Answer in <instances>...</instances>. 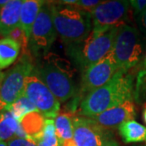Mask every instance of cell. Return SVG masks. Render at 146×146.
<instances>
[{
  "mask_svg": "<svg viewBox=\"0 0 146 146\" xmlns=\"http://www.w3.org/2000/svg\"><path fill=\"white\" fill-rule=\"evenodd\" d=\"M133 76L119 70L102 87L88 94L80 104L79 115L93 117L134 98Z\"/></svg>",
  "mask_w": 146,
  "mask_h": 146,
  "instance_id": "6da1fadb",
  "label": "cell"
},
{
  "mask_svg": "<svg viewBox=\"0 0 146 146\" xmlns=\"http://www.w3.org/2000/svg\"><path fill=\"white\" fill-rule=\"evenodd\" d=\"M33 72L51 91L59 102H65L76 95L73 81L74 69L71 63L54 54H49Z\"/></svg>",
  "mask_w": 146,
  "mask_h": 146,
  "instance_id": "7a4b0ae2",
  "label": "cell"
},
{
  "mask_svg": "<svg viewBox=\"0 0 146 146\" xmlns=\"http://www.w3.org/2000/svg\"><path fill=\"white\" fill-rule=\"evenodd\" d=\"M57 33L66 45L82 42L92 31V20L88 12L60 2H49Z\"/></svg>",
  "mask_w": 146,
  "mask_h": 146,
  "instance_id": "3957f363",
  "label": "cell"
},
{
  "mask_svg": "<svg viewBox=\"0 0 146 146\" xmlns=\"http://www.w3.org/2000/svg\"><path fill=\"white\" fill-rule=\"evenodd\" d=\"M118 29L119 27L105 32L92 29L82 42L66 46V53L76 68L83 72L111 51Z\"/></svg>",
  "mask_w": 146,
  "mask_h": 146,
  "instance_id": "277c9868",
  "label": "cell"
},
{
  "mask_svg": "<svg viewBox=\"0 0 146 146\" xmlns=\"http://www.w3.org/2000/svg\"><path fill=\"white\" fill-rule=\"evenodd\" d=\"M145 37L138 29L125 23L119 26L110 52L119 70L129 72L140 62L145 51Z\"/></svg>",
  "mask_w": 146,
  "mask_h": 146,
  "instance_id": "5b68a950",
  "label": "cell"
},
{
  "mask_svg": "<svg viewBox=\"0 0 146 146\" xmlns=\"http://www.w3.org/2000/svg\"><path fill=\"white\" fill-rule=\"evenodd\" d=\"M34 68L31 54H21L18 62L5 73L0 85V113L7 110L24 94L25 80Z\"/></svg>",
  "mask_w": 146,
  "mask_h": 146,
  "instance_id": "8992f818",
  "label": "cell"
},
{
  "mask_svg": "<svg viewBox=\"0 0 146 146\" xmlns=\"http://www.w3.org/2000/svg\"><path fill=\"white\" fill-rule=\"evenodd\" d=\"M57 31L54 25L49 2H45L32 29L29 38V50L36 58H45L56 40Z\"/></svg>",
  "mask_w": 146,
  "mask_h": 146,
  "instance_id": "52a82bcc",
  "label": "cell"
},
{
  "mask_svg": "<svg viewBox=\"0 0 146 146\" xmlns=\"http://www.w3.org/2000/svg\"><path fill=\"white\" fill-rule=\"evenodd\" d=\"M119 70L115 58L111 52H110L99 62L83 71L80 80V89L75 100L76 102H78V99L82 101L88 94L108 83Z\"/></svg>",
  "mask_w": 146,
  "mask_h": 146,
  "instance_id": "ba28073f",
  "label": "cell"
},
{
  "mask_svg": "<svg viewBox=\"0 0 146 146\" xmlns=\"http://www.w3.org/2000/svg\"><path fill=\"white\" fill-rule=\"evenodd\" d=\"M24 94L46 119H54L58 115L60 102L33 71L25 80Z\"/></svg>",
  "mask_w": 146,
  "mask_h": 146,
  "instance_id": "9c48e42d",
  "label": "cell"
},
{
  "mask_svg": "<svg viewBox=\"0 0 146 146\" xmlns=\"http://www.w3.org/2000/svg\"><path fill=\"white\" fill-rule=\"evenodd\" d=\"M130 6V1L102 2L90 13L93 30L105 32L124 24Z\"/></svg>",
  "mask_w": 146,
  "mask_h": 146,
  "instance_id": "30bf717a",
  "label": "cell"
},
{
  "mask_svg": "<svg viewBox=\"0 0 146 146\" xmlns=\"http://www.w3.org/2000/svg\"><path fill=\"white\" fill-rule=\"evenodd\" d=\"M73 127L76 146H103L110 140L108 131L88 117H73Z\"/></svg>",
  "mask_w": 146,
  "mask_h": 146,
  "instance_id": "8fae6325",
  "label": "cell"
},
{
  "mask_svg": "<svg viewBox=\"0 0 146 146\" xmlns=\"http://www.w3.org/2000/svg\"><path fill=\"white\" fill-rule=\"evenodd\" d=\"M136 116L135 105L132 100H129L123 104L106 110L100 115L90 117V119L107 130L119 127L127 121L134 120Z\"/></svg>",
  "mask_w": 146,
  "mask_h": 146,
  "instance_id": "7c38bea8",
  "label": "cell"
},
{
  "mask_svg": "<svg viewBox=\"0 0 146 146\" xmlns=\"http://www.w3.org/2000/svg\"><path fill=\"white\" fill-rule=\"evenodd\" d=\"M24 1L10 0L0 9V35L7 37L15 28L20 26L21 7Z\"/></svg>",
  "mask_w": 146,
  "mask_h": 146,
  "instance_id": "4fadbf2b",
  "label": "cell"
},
{
  "mask_svg": "<svg viewBox=\"0 0 146 146\" xmlns=\"http://www.w3.org/2000/svg\"><path fill=\"white\" fill-rule=\"evenodd\" d=\"M19 123L29 140L38 145L43 137V131L46 123L45 116L39 110L32 111L25 115Z\"/></svg>",
  "mask_w": 146,
  "mask_h": 146,
  "instance_id": "5bb4252c",
  "label": "cell"
},
{
  "mask_svg": "<svg viewBox=\"0 0 146 146\" xmlns=\"http://www.w3.org/2000/svg\"><path fill=\"white\" fill-rule=\"evenodd\" d=\"M58 139L61 146H76L74 141L73 114L63 110L54 118Z\"/></svg>",
  "mask_w": 146,
  "mask_h": 146,
  "instance_id": "9a60e30c",
  "label": "cell"
},
{
  "mask_svg": "<svg viewBox=\"0 0 146 146\" xmlns=\"http://www.w3.org/2000/svg\"><path fill=\"white\" fill-rule=\"evenodd\" d=\"M46 1L41 0H25L21 7L20 26L26 33L29 39L30 38L33 26L42 7Z\"/></svg>",
  "mask_w": 146,
  "mask_h": 146,
  "instance_id": "2e32d148",
  "label": "cell"
},
{
  "mask_svg": "<svg viewBox=\"0 0 146 146\" xmlns=\"http://www.w3.org/2000/svg\"><path fill=\"white\" fill-rule=\"evenodd\" d=\"M120 136L127 144L129 143H145L146 127L135 120H129L119 127Z\"/></svg>",
  "mask_w": 146,
  "mask_h": 146,
  "instance_id": "e0dca14e",
  "label": "cell"
},
{
  "mask_svg": "<svg viewBox=\"0 0 146 146\" xmlns=\"http://www.w3.org/2000/svg\"><path fill=\"white\" fill-rule=\"evenodd\" d=\"M21 46L9 37L0 39V71L16 62L21 52Z\"/></svg>",
  "mask_w": 146,
  "mask_h": 146,
  "instance_id": "ac0fdd59",
  "label": "cell"
},
{
  "mask_svg": "<svg viewBox=\"0 0 146 146\" xmlns=\"http://www.w3.org/2000/svg\"><path fill=\"white\" fill-rule=\"evenodd\" d=\"M19 124V121L8 110L0 113V141L6 142L14 138Z\"/></svg>",
  "mask_w": 146,
  "mask_h": 146,
  "instance_id": "d6986e66",
  "label": "cell"
},
{
  "mask_svg": "<svg viewBox=\"0 0 146 146\" xmlns=\"http://www.w3.org/2000/svg\"><path fill=\"white\" fill-rule=\"evenodd\" d=\"M8 110L16 119L20 121L27 114L38 110L26 95L23 94L14 103L11 105Z\"/></svg>",
  "mask_w": 146,
  "mask_h": 146,
  "instance_id": "ffe728a7",
  "label": "cell"
},
{
  "mask_svg": "<svg viewBox=\"0 0 146 146\" xmlns=\"http://www.w3.org/2000/svg\"><path fill=\"white\" fill-rule=\"evenodd\" d=\"M42 141L46 146H61L56 134L54 119H46Z\"/></svg>",
  "mask_w": 146,
  "mask_h": 146,
  "instance_id": "44dd1931",
  "label": "cell"
},
{
  "mask_svg": "<svg viewBox=\"0 0 146 146\" xmlns=\"http://www.w3.org/2000/svg\"><path fill=\"white\" fill-rule=\"evenodd\" d=\"M134 100L139 104L146 102V70H141L137 74L134 89Z\"/></svg>",
  "mask_w": 146,
  "mask_h": 146,
  "instance_id": "7402d4cb",
  "label": "cell"
},
{
  "mask_svg": "<svg viewBox=\"0 0 146 146\" xmlns=\"http://www.w3.org/2000/svg\"><path fill=\"white\" fill-rule=\"evenodd\" d=\"M7 37L14 40L21 46V52H22L21 54H31L29 50V39L21 26L15 28L11 32Z\"/></svg>",
  "mask_w": 146,
  "mask_h": 146,
  "instance_id": "603a6c76",
  "label": "cell"
},
{
  "mask_svg": "<svg viewBox=\"0 0 146 146\" xmlns=\"http://www.w3.org/2000/svg\"><path fill=\"white\" fill-rule=\"evenodd\" d=\"M102 3V2L98 0H80V1H76L75 4L70 6H72L73 7L78 10L83 11L84 12H88L90 14Z\"/></svg>",
  "mask_w": 146,
  "mask_h": 146,
  "instance_id": "cb8c5ba5",
  "label": "cell"
},
{
  "mask_svg": "<svg viewBox=\"0 0 146 146\" xmlns=\"http://www.w3.org/2000/svg\"><path fill=\"white\" fill-rule=\"evenodd\" d=\"M130 4L134 10L136 17L140 16L146 9V0H131Z\"/></svg>",
  "mask_w": 146,
  "mask_h": 146,
  "instance_id": "d4e9b609",
  "label": "cell"
},
{
  "mask_svg": "<svg viewBox=\"0 0 146 146\" xmlns=\"http://www.w3.org/2000/svg\"><path fill=\"white\" fill-rule=\"evenodd\" d=\"M7 145L8 146H37L36 143L26 140V139H21L14 137L9 141H7Z\"/></svg>",
  "mask_w": 146,
  "mask_h": 146,
  "instance_id": "484cf974",
  "label": "cell"
},
{
  "mask_svg": "<svg viewBox=\"0 0 146 146\" xmlns=\"http://www.w3.org/2000/svg\"><path fill=\"white\" fill-rule=\"evenodd\" d=\"M137 22H138V25L140 28V31L143 33L144 36L146 37V9L140 16L136 17Z\"/></svg>",
  "mask_w": 146,
  "mask_h": 146,
  "instance_id": "4316f807",
  "label": "cell"
},
{
  "mask_svg": "<svg viewBox=\"0 0 146 146\" xmlns=\"http://www.w3.org/2000/svg\"><path fill=\"white\" fill-rule=\"evenodd\" d=\"M103 146H120V145L115 141L110 139V140H108V141L105 143L104 145H103Z\"/></svg>",
  "mask_w": 146,
  "mask_h": 146,
  "instance_id": "83f0119b",
  "label": "cell"
},
{
  "mask_svg": "<svg viewBox=\"0 0 146 146\" xmlns=\"http://www.w3.org/2000/svg\"><path fill=\"white\" fill-rule=\"evenodd\" d=\"M10 0H0V8H2L3 6H5L6 4H7L9 3Z\"/></svg>",
  "mask_w": 146,
  "mask_h": 146,
  "instance_id": "f1b7e54d",
  "label": "cell"
},
{
  "mask_svg": "<svg viewBox=\"0 0 146 146\" xmlns=\"http://www.w3.org/2000/svg\"><path fill=\"white\" fill-rule=\"evenodd\" d=\"M143 70H146V54H145V57L143 59Z\"/></svg>",
  "mask_w": 146,
  "mask_h": 146,
  "instance_id": "f546056e",
  "label": "cell"
},
{
  "mask_svg": "<svg viewBox=\"0 0 146 146\" xmlns=\"http://www.w3.org/2000/svg\"><path fill=\"white\" fill-rule=\"evenodd\" d=\"M4 76H5V73L1 72H0V85H1V83H2L3 80L4 78Z\"/></svg>",
  "mask_w": 146,
  "mask_h": 146,
  "instance_id": "4dcf8cb0",
  "label": "cell"
},
{
  "mask_svg": "<svg viewBox=\"0 0 146 146\" xmlns=\"http://www.w3.org/2000/svg\"><path fill=\"white\" fill-rule=\"evenodd\" d=\"M143 119H144V121L146 123V106L145 108L144 109V111H143Z\"/></svg>",
  "mask_w": 146,
  "mask_h": 146,
  "instance_id": "1f68e13d",
  "label": "cell"
},
{
  "mask_svg": "<svg viewBox=\"0 0 146 146\" xmlns=\"http://www.w3.org/2000/svg\"><path fill=\"white\" fill-rule=\"evenodd\" d=\"M0 146H8L7 145V142H5V141H0Z\"/></svg>",
  "mask_w": 146,
  "mask_h": 146,
  "instance_id": "d6a6232c",
  "label": "cell"
},
{
  "mask_svg": "<svg viewBox=\"0 0 146 146\" xmlns=\"http://www.w3.org/2000/svg\"><path fill=\"white\" fill-rule=\"evenodd\" d=\"M37 146H46L45 145V144H44V143H43V142H42V141H40V142H39V143H38V145H37Z\"/></svg>",
  "mask_w": 146,
  "mask_h": 146,
  "instance_id": "836d02e7",
  "label": "cell"
},
{
  "mask_svg": "<svg viewBox=\"0 0 146 146\" xmlns=\"http://www.w3.org/2000/svg\"><path fill=\"white\" fill-rule=\"evenodd\" d=\"M143 146H146V145H143Z\"/></svg>",
  "mask_w": 146,
  "mask_h": 146,
  "instance_id": "e575fe53",
  "label": "cell"
},
{
  "mask_svg": "<svg viewBox=\"0 0 146 146\" xmlns=\"http://www.w3.org/2000/svg\"><path fill=\"white\" fill-rule=\"evenodd\" d=\"M0 9H1V8H0Z\"/></svg>",
  "mask_w": 146,
  "mask_h": 146,
  "instance_id": "d590c367",
  "label": "cell"
}]
</instances>
